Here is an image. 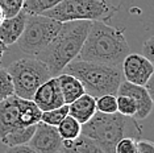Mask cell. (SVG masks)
<instances>
[{
    "label": "cell",
    "mask_w": 154,
    "mask_h": 153,
    "mask_svg": "<svg viewBox=\"0 0 154 153\" xmlns=\"http://www.w3.org/2000/svg\"><path fill=\"white\" fill-rule=\"evenodd\" d=\"M92 21L76 20L62 23L58 34L36 57L48 66L51 76L59 75L71 61L78 58Z\"/></svg>",
    "instance_id": "cell-2"
},
{
    "label": "cell",
    "mask_w": 154,
    "mask_h": 153,
    "mask_svg": "<svg viewBox=\"0 0 154 153\" xmlns=\"http://www.w3.org/2000/svg\"><path fill=\"white\" fill-rule=\"evenodd\" d=\"M96 110L104 114L117 112V99L115 94H106L96 98Z\"/></svg>",
    "instance_id": "cell-22"
},
{
    "label": "cell",
    "mask_w": 154,
    "mask_h": 153,
    "mask_svg": "<svg viewBox=\"0 0 154 153\" xmlns=\"http://www.w3.org/2000/svg\"><path fill=\"white\" fill-rule=\"evenodd\" d=\"M5 153H38L30 147L29 144H23V145H15V147H8Z\"/></svg>",
    "instance_id": "cell-27"
},
{
    "label": "cell",
    "mask_w": 154,
    "mask_h": 153,
    "mask_svg": "<svg viewBox=\"0 0 154 153\" xmlns=\"http://www.w3.org/2000/svg\"><path fill=\"white\" fill-rule=\"evenodd\" d=\"M57 153H65V152H62V151H58Z\"/></svg>",
    "instance_id": "cell-32"
},
{
    "label": "cell",
    "mask_w": 154,
    "mask_h": 153,
    "mask_svg": "<svg viewBox=\"0 0 154 153\" xmlns=\"http://www.w3.org/2000/svg\"><path fill=\"white\" fill-rule=\"evenodd\" d=\"M120 9V0H62L42 15L61 23L87 20L107 23Z\"/></svg>",
    "instance_id": "cell-4"
},
{
    "label": "cell",
    "mask_w": 154,
    "mask_h": 153,
    "mask_svg": "<svg viewBox=\"0 0 154 153\" xmlns=\"http://www.w3.org/2000/svg\"><path fill=\"white\" fill-rule=\"evenodd\" d=\"M3 19H4V15H3V11L0 9V23L3 21Z\"/></svg>",
    "instance_id": "cell-31"
},
{
    "label": "cell",
    "mask_w": 154,
    "mask_h": 153,
    "mask_svg": "<svg viewBox=\"0 0 154 153\" xmlns=\"http://www.w3.org/2000/svg\"><path fill=\"white\" fill-rule=\"evenodd\" d=\"M13 83L15 95L23 99H33L36 90L51 78L48 66L38 58L24 57L13 61L7 67Z\"/></svg>",
    "instance_id": "cell-5"
},
{
    "label": "cell",
    "mask_w": 154,
    "mask_h": 153,
    "mask_svg": "<svg viewBox=\"0 0 154 153\" xmlns=\"http://www.w3.org/2000/svg\"><path fill=\"white\" fill-rule=\"evenodd\" d=\"M13 94H15V90H13L11 75L7 71V69L0 66V102L13 95Z\"/></svg>",
    "instance_id": "cell-23"
},
{
    "label": "cell",
    "mask_w": 154,
    "mask_h": 153,
    "mask_svg": "<svg viewBox=\"0 0 154 153\" xmlns=\"http://www.w3.org/2000/svg\"><path fill=\"white\" fill-rule=\"evenodd\" d=\"M121 73L125 81L138 86H145L154 71V65L146 57L138 53H129L121 62Z\"/></svg>",
    "instance_id": "cell-8"
},
{
    "label": "cell",
    "mask_w": 154,
    "mask_h": 153,
    "mask_svg": "<svg viewBox=\"0 0 154 153\" xmlns=\"http://www.w3.org/2000/svg\"><path fill=\"white\" fill-rule=\"evenodd\" d=\"M36 126L19 127V128H16V130L11 131L9 133H7L3 139H0V141H2V144L7 145V147L28 144V142L30 141V139H32L34 131H36Z\"/></svg>",
    "instance_id": "cell-17"
},
{
    "label": "cell",
    "mask_w": 154,
    "mask_h": 153,
    "mask_svg": "<svg viewBox=\"0 0 154 153\" xmlns=\"http://www.w3.org/2000/svg\"><path fill=\"white\" fill-rule=\"evenodd\" d=\"M138 153H154V142L149 140L138 141Z\"/></svg>",
    "instance_id": "cell-28"
},
{
    "label": "cell",
    "mask_w": 154,
    "mask_h": 153,
    "mask_svg": "<svg viewBox=\"0 0 154 153\" xmlns=\"http://www.w3.org/2000/svg\"><path fill=\"white\" fill-rule=\"evenodd\" d=\"M7 50H8V46H7L4 42H2V41H0V64H2V60H3V57H4V54H5Z\"/></svg>",
    "instance_id": "cell-30"
},
{
    "label": "cell",
    "mask_w": 154,
    "mask_h": 153,
    "mask_svg": "<svg viewBox=\"0 0 154 153\" xmlns=\"http://www.w3.org/2000/svg\"><path fill=\"white\" fill-rule=\"evenodd\" d=\"M62 73H67L76 76L85 86L87 94L94 98H99L106 94H115L122 82V73L119 66H109L95 62L74 60L63 69Z\"/></svg>",
    "instance_id": "cell-3"
},
{
    "label": "cell",
    "mask_w": 154,
    "mask_h": 153,
    "mask_svg": "<svg viewBox=\"0 0 154 153\" xmlns=\"http://www.w3.org/2000/svg\"><path fill=\"white\" fill-rule=\"evenodd\" d=\"M61 2L62 0H25L23 9L28 15H42Z\"/></svg>",
    "instance_id": "cell-19"
},
{
    "label": "cell",
    "mask_w": 154,
    "mask_h": 153,
    "mask_svg": "<svg viewBox=\"0 0 154 153\" xmlns=\"http://www.w3.org/2000/svg\"><path fill=\"white\" fill-rule=\"evenodd\" d=\"M57 79L59 87H61L65 104H70L75 99H78L79 96H82L83 94H86L83 83L74 75L67 74V73H61L59 75H57Z\"/></svg>",
    "instance_id": "cell-15"
},
{
    "label": "cell",
    "mask_w": 154,
    "mask_h": 153,
    "mask_svg": "<svg viewBox=\"0 0 154 153\" xmlns=\"http://www.w3.org/2000/svg\"><path fill=\"white\" fill-rule=\"evenodd\" d=\"M96 111V98L87 92L69 104V115L76 119L80 124L87 123Z\"/></svg>",
    "instance_id": "cell-14"
},
{
    "label": "cell",
    "mask_w": 154,
    "mask_h": 153,
    "mask_svg": "<svg viewBox=\"0 0 154 153\" xmlns=\"http://www.w3.org/2000/svg\"><path fill=\"white\" fill-rule=\"evenodd\" d=\"M26 19L28 13L24 9H21L13 17L3 19V21L0 23V41L4 42L7 46L16 44L25 29Z\"/></svg>",
    "instance_id": "cell-13"
},
{
    "label": "cell",
    "mask_w": 154,
    "mask_h": 153,
    "mask_svg": "<svg viewBox=\"0 0 154 153\" xmlns=\"http://www.w3.org/2000/svg\"><path fill=\"white\" fill-rule=\"evenodd\" d=\"M61 151L65 153H106L95 140L83 133L74 140H62Z\"/></svg>",
    "instance_id": "cell-16"
},
{
    "label": "cell",
    "mask_w": 154,
    "mask_h": 153,
    "mask_svg": "<svg viewBox=\"0 0 154 153\" xmlns=\"http://www.w3.org/2000/svg\"><path fill=\"white\" fill-rule=\"evenodd\" d=\"M117 99V112L125 117H134L137 112V104L128 95H116Z\"/></svg>",
    "instance_id": "cell-21"
},
{
    "label": "cell",
    "mask_w": 154,
    "mask_h": 153,
    "mask_svg": "<svg viewBox=\"0 0 154 153\" xmlns=\"http://www.w3.org/2000/svg\"><path fill=\"white\" fill-rule=\"evenodd\" d=\"M24 0H0V9L5 17H13L23 9Z\"/></svg>",
    "instance_id": "cell-24"
},
{
    "label": "cell",
    "mask_w": 154,
    "mask_h": 153,
    "mask_svg": "<svg viewBox=\"0 0 154 153\" xmlns=\"http://www.w3.org/2000/svg\"><path fill=\"white\" fill-rule=\"evenodd\" d=\"M19 127L24 126L20 115L19 96L13 94L0 102V139Z\"/></svg>",
    "instance_id": "cell-12"
},
{
    "label": "cell",
    "mask_w": 154,
    "mask_h": 153,
    "mask_svg": "<svg viewBox=\"0 0 154 153\" xmlns=\"http://www.w3.org/2000/svg\"><path fill=\"white\" fill-rule=\"evenodd\" d=\"M69 115V104H63V106L58 107V108H53L49 111H42L41 115V121L49 126L57 127L62 120Z\"/></svg>",
    "instance_id": "cell-20"
},
{
    "label": "cell",
    "mask_w": 154,
    "mask_h": 153,
    "mask_svg": "<svg viewBox=\"0 0 154 153\" xmlns=\"http://www.w3.org/2000/svg\"><path fill=\"white\" fill-rule=\"evenodd\" d=\"M24 2H25V0H24Z\"/></svg>",
    "instance_id": "cell-33"
},
{
    "label": "cell",
    "mask_w": 154,
    "mask_h": 153,
    "mask_svg": "<svg viewBox=\"0 0 154 153\" xmlns=\"http://www.w3.org/2000/svg\"><path fill=\"white\" fill-rule=\"evenodd\" d=\"M116 153H138V141L134 137H122L116 144Z\"/></svg>",
    "instance_id": "cell-25"
},
{
    "label": "cell",
    "mask_w": 154,
    "mask_h": 153,
    "mask_svg": "<svg viewBox=\"0 0 154 153\" xmlns=\"http://www.w3.org/2000/svg\"><path fill=\"white\" fill-rule=\"evenodd\" d=\"M129 53L131 48L124 29L108 25L104 21H92L78 60L120 66Z\"/></svg>",
    "instance_id": "cell-1"
},
{
    "label": "cell",
    "mask_w": 154,
    "mask_h": 153,
    "mask_svg": "<svg viewBox=\"0 0 154 153\" xmlns=\"http://www.w3.org/2000/svg\"><path fill=\"white\" fill-rule=\"evenodd\" d=\"M127 117L121 114L96 111L87 123L82 124V133L95 140L106 153H116V144L124 137Z\"/></svg>",
    "instance_id": "cell-6"
},
{
    "label": "cell",
    "mask_w": 154,
    "mask_h": 153,
    "mask_svg": "<svg viewBox=\"0 0 154 153\" xmlns=\"http://www.w3.org/2000/svg\"><path fill=\"white\" fill-rule=\"evenodd\" d=\"M116 95H128L137 104V112L134 117L138 120H143L152 114L154 108V103L150 98L149 92L143 86H138L128 81H122L117 89Z\"/></svg>",
    "instance_id": "cell-11"
},
{
    "label": "cell",
    "mask_w": 154,
    "mask_h": 153,
    "mask_svg": "<svg viewBox=\"0 0 154 153\" xmlns=\"http://www.w3.org/2000/svg\"><path fill=\"white\" fill-rule=\"evenodd\" d=\"M62 23L45 15H28L25 29L17 45L28 55H37L58 34Z\"/></svg>",
    "instance_id": "cell-7"
},
{
    "label": "cell",
    "mask_w": 154,
    "mask_h": 153,
    "mask_svg": "<svg viewBox=\"0 0 154 153\" xmlns=\"http://www.w3.org/2000/svg\"><path fill=\"white\" fill-rule=\"evenodd\" d=\"M33 102L40 107L41 111H49L63 106L65 100L59 87L57 76H51L40 86L33 95Z\"/></svg>",
    "instance_id": "cell-10"
},
{
    "label": "cell",
    "mask_w": 154,
    "mask_h": 153,
    "mask_svg": "<svg viewBox=\"0 0 154 153\" xmlns=\"http://www.w3.org/2000/svg\"><path fill=\"white\" fill-rule=\"evenodd\" d=\"M57 131L62 140H74L82 133V124L72 116H67L57 126Z\"/></svg>",
    "instance_id": "cell-18"
},
{
    "label": "cell",
    "mask_w": 154,
    "mask_h": 153,
    "mask_svg": "<svg viewBox=\"0 0 154 153\" xmlns=\"http://www.w3.org/2000/svg\"><path fill=\"white\" fill-rule=\"evenodd\" d=\"M28 144L38 153H57L61 151L62 139L57 131V127L40 121Z\"/></svg>",
    "instance_id": "cell-9"
},
{
    "label": "cell",
    "mask_w": 154,
    "mask_h": 153,
    "mask_svg": "<svg viewBox=\"0 0 154 153\" xmlns=\"http://www.w3.org/2000/svg\"><path fill=\"white\" fill-rule=\"evenodd\" d=\"M143 87H145L146 91L149 92L150 98H152L153 103H154V71H153V74L150 75V78L148 79V82L145 83V86H143Z\"/></svg>",
    "instance_id": "cell-29"
},
{
    "label": "cell",
    "mask_w": 154,
    "mask_h": 153,
    "mask_svg": "<svg viewBox=\"0 0 154 153\" xmlns=\"http://www.w3.org/2000/svg\"><path fill=\"white\" fill-rule=\"evenodd\" d=\"M142 55L154 65V36L149 37L142 45Z\"/></svg>",
    "instance_id": "cell-26"
}]
</instances>
